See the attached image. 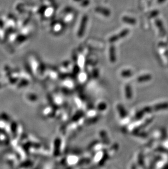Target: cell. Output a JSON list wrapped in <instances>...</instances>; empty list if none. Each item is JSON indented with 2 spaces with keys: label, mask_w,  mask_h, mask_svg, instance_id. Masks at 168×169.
I'll return each instance as SVG.
<instances>
[{
  "label": "cell",
  "mask_w": 168,
  "mask_h": 169,
  "mask_svg": "<svg viewBox=\"0 0 168 169\" xmlns=\"http://www.w3.org/2000/svg\"><path fill=\"white\" fill-rule=\"evenodd\" d=\"M123 21H125L127 23L130 24H134L135 23V20L133 19H131V18H123Z\"/></svg>",
  "instance_id": "5b68a950"
},
{
  "label": "cell",
  "mask_w": 168,
  "mask_h": 169,
  "mask_svg": "<svg viewBox=\"0 0 168 169\" xmlns=\"http://www.w3.org/2000/svg\"><path fill=\"white\" fill-rule=\"evenodd\" d=\"M86 22H87V18L85 16L83 18V19L82 20V22H81V25L80 26V30L79 31V36H81L83 34L84 30L85 29V26H86Z\"/></svg>",
  "instance_id": "7a4b0ae2"
},
{
  "label": "cell",
  "mask_w": 168,
  "mask_h": 169,
  "mask_svg": "<svg viewBox=\"0 0 168 169\" xmlns=\"http://www.w3.org/2000/svg\"><path fill=\"white\" fill-rule=\"evenodd\" d=\"M151 76H149V74H146V75H143V76H141L140 77L138 78V81L141 82L142 81H146L149 80L151 79Z\"/></svg>",
  "instance_id": "277c9868"
},
{
  "label": "cell",
  "mask_w": 168,
  "mask_h": 169,
  "mask_svg": "<svg viewBox=\"0 0 168 169\" xmlns=\"http://www.w3.org/2000/svg\"><path fill=\"white\" fill-rule=\"evenodd\" d=\"M154 111H160V110H164L168 108V103L167 102H163L160 104H157L153 106V108H151Z\"/></svg>",
  "instance_id": "6da1fadb"
},
{
  "label": "cell",
  "mask_w": 168,
  "mask_h": 169,
  "mask_svg": "<svg viewBox=\"0 0 168 169\" xmlns=\"http://www.w3.org/2000/svg\"><path fill=\"white\" fill-rule=\"evenodd\" d=\"M126 97L127 99H130L132 97V90L130 88V85H127L126 88Z\"/></svg>",
  "instance_id": "3957f363"
}]
</instances>
